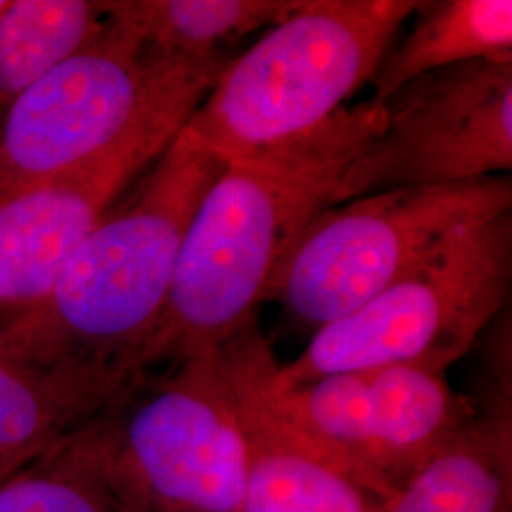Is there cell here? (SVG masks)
<instances>
[{
  "label": "cell",
  "mask_w": 512,
  "mask_h": 512,
  "mask_svg": "<svg viewBox=\"0 0 512 512\" xmlns=\"http://www.w3.org/2000/svg\"><path fill=\"white\" fill-rule=\"evenodd\" d=\"M103 416L48 456L2 480L0 512H116L103 467Z\"/></svg>",
  "instance_id": "cell-16"
},
{
  "label": "cell",
  "mask_w": 512,
  "mask_h": 512,
  "mask_svg": "<svg viewBox=\"0 0 512 512\" xmlns=\"http://www.w3.org/2000/svg\"><path fill=\"white\" fill-rule=\"evenodd\" d=\"M183 128L152 129L90 162L0 198V306L27 310Z\"/></svg>",
  "instance_id": "cell-9"
},
{
  "label": "cell",
  "mask_w": 512,
  "mask_h": 512,
  "mask_svg": "<svg viewBox=\"0 0 512 512\" xmlns=\"http://www.w3.org/2000/svg\"><path fill=\"white\" fill-rule=\"evenodd\" d=\"M416 0H302L224 67L186 126L224 162L289 145L370 84Z\"/></svg>",
  "instance_id": "cell-3"
},
{
  "label": "cell",
  "mask_w": 512,
  "mask_h": 512,
  "mask_svg": "<svg viewBox=\"0 0 512 512\" xmlns=\"http://www.w3.org/2000/svg\"><path fill=\"white\" fill-rule=\"evenodd\" d=\"M219 359L247 446L243 512H380L382 501L311 450L277 412V359L256 319L220 346Z\"/></svg>",
  "instance_id": "cell-10"
},
{
  "label": "cell",
  "mask_w": 512,
  "mask_h": 512,
  "mask_svg": "<svg viewBox=\"0 0 512 512\" xmlns=\"http://www.w3.org/2000/svg\"><path fill=\"white\" fill-rule=\"evenodd\" d=\"M148 378L120 368L37 365L0 349V482L73 439Z\"/></svg>",
  "instance_id": "cell-11"
},
{
  "label": "cell",
  "mask_w": 512,
  "mask_h": 512,
  "mask_svg": "<svg viewBox=\"0 0 512 512\" xmlns=\"http://www.w3.org/2000/svg\"><path fill=\"white\" fill-rule=\"evenodd\" d=\"M384 120L382 103L370 99L289 145L226 162L186 230L150 370L217 351L255 319L294 239Z\"/></svg>",
  "instance_id": "cell-1"
},
{
  "label": "cell",
  "mask_w": 512,
  "mask_h": 512,
  "mask_svg": "<svg viewBox=\"0 0 512 512\" xmlns=\"http://www.w3.org/2000/svg\"><path fill=\"white\" fill-rule=\"evenodd\" d=\"M507 211L511 175L389 190L325 207L294 239L266 298L321 329L361 308L446 241Z\"/></svg>",
  "instance_id": "cell-6"
},
{
  "label": "cell",
  "mask_w": 512,
  "mask_h": 512,
  "mask_svg": "<svg viewBox=\"0 0 512 512\" xmlns=\"http://www.w3.org/2000/svg\"><path fill=\"white\" fill-rule=\"evenodd\" d=\"M414 25L385 52L370 84L382 103L421 74L473 61L512 63L511 0H425Z\"/></svg>",
  "instance_id": "cell-13"
},
{
  "label": "cell",
  "mask_w": 512,
  "mask_h": 512,
  "mask_svg": "<svg viewBox=\"0 0 512 512\" xmlns=\"http://www.w3.org/2000/svg\"><path fill=\"white\" fill-rule=\"evenodd\" d=\"M512 211L446 241L382 293L317 329L283 385L410 366L444 374L505 311L511 293Z\"/></svg>",
  "instance_id": "cell-5"
},
{
  "label": "cell",
  "mask_w": 512,
  "mask_h": 512,
  "mask_svg": "<svg viewBox=\"0 0 512 512\" xmlns=\"http://www.w3.org/2000/svg\"><path fill=\"white\" fill-rule=\"evenodd\" d=\"M511 410V395H486L482 412L382 501L380 512H512Z\"/></svg>",
  "instance_id": "cell-12"
},
{
  "label": "cell",
  "mask_w": 512,
  "mask_h": 512,
  "mask_svg": "<svg viewBox=\"0 0 512 512\" xmlns=\"http://www.w3.org/2000/svg\"><path fill=\"white\" fill-rule=\"evenodd\" d=\"M101 452L116 512H243L247 446L219 349L109 410Z\"/></svg>",
  "instance_id": "cell-7"
},
{
  "label": "cell",
  "mask_w": 512,
  "mask_h": 512,
  "mask_svg": "<svg viewBox=\"0 0 512 512\" xmlns=\"http://www.w3.org/2000/svg\"><path fill=\"white\" fill-rule=\"evenodd\" d=\"M228 63L158 54L109 18L0 116V198L152 129L184 128Z\"/></svg>",
  "instance_id": "cell-4"
},
{
  "label": "cell",
  "mask_w": 512,
  "mask_h": 512,
  "mask_svg": "<svg viewBox=\"0 0 512 512\" xmlns=\"http://www.w3.org/2000/svg\"><path fill=\"white\" fill-rule=\"evenodd\" d=\"M300 6L302 0H124L107 2V12L154 52L207 63L230 59L234 42L274 27Z\"/></svg>",
  "instance_id": "cell-14"
},
{
  "label": "cell",
  "mask_w": 512,
  "mask_h": 512,
  "mask_svg": "<svg viewBox=\"0 0 512 512\" xmlns=\"http://www.w3.org/2000/svg\"><path fill=\"white\" fill-rule=\"evenodd\" d=\"M226 162L188 126L82 241L54 289L0 329V349L44 366L152 374L186 230Z\"/></svg>",
  "instance_id": "cell-2"
},
{
  "label": "cell",
  "mask_w": 512,
  "mask_h": 512,
  "mask_svg": "<svg viewBox=\"0 0 512 512\" xmlns=\"http://www.w3.org/2000/svg\"><path fill=\"white\" fill-rule=\"evenodd\" d=\"M382 107L384 128L346 167L327 207L511 173L512 63L473 61L421 74Z\"/></svg>",
  "instance_id": "cell-8"
},
{
  "label": "cell",
  "mask_w": 512,
  "mask_h": 512,
  "mask_svg": "<svg viewBox=\"0 0 512 512\" xmlns=\"http://www.w3.org/2000/svg\"><path fill=\"white\" fill-rule=\"evenodd\" d=\"M107 23V2L10 0L0 16V116Z\"/></svg>",
  "instance_id": "cell-15"
}]
</instances>
